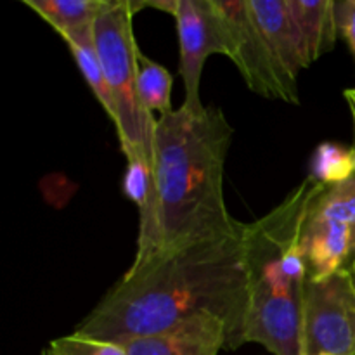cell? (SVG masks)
<instances>
[{"instance_id":"obj_1","label":"cell","mask_w":355,"mask_h":355,"mask_svg":"<svg viewBox=\"0 0 355 355\" xmlns=\"http://www.w3.org/2000/svg\"><path fill=\"white\" fill-rule=\"evenodd\" d=\"M248 305L246 224L218 238L159 253L121 276L75 331L125 343L211 315L229 329L227 350L245 345Z\"/></svg>"},{"instance_id":"obj_2","label":"cell","mask_w":355,"mask_h":355,"mask_svg":"<svg viewBox=\"0 0 355 355\" xmlns=\"http://www.w3.org/2000/svg\"><path fill=\"white\" fill-rule=\"evenodd\" d=\"M234 128L217 106L179 110L156 118L153 134V200L139 215L132 266L159 253L238 231L227 210L225 159Z\"/></svg>"},{"instance_id":"obj_3","label":"cell","mask_w":355,"mask_h":355,"mask_svg":"<svg viewBox=\"0 0 355 355\" xmlns=\"http://www.w3.org/2000/svg\"><path fill=\"white\" fill-rule=\"evenodd\" d=\"M322 186L307 175L269 214L246 224L245 343H259L272 355H304L309 270L300 239L309 207Z\"/></svg>"},{"instance_id":"obj_4","label":"cell","mask_w":355,"mask_h":355,"mask_svg":"<svg viewBox=\"0 0 355 355\" xmlns=\"http://www.w3.org/2000/svg\"><path fill=\"white\" fill-rule=\"evenodd\" d=\"M144 2L114 0L92 26L94 44L103 64L114 106V128L125 156L144 153L153 158L156 118L144 110L137 87V55L134 14Z\"/></svg>"},{"instance_id":"obj_5","label":"cell","mask_w":355,"mask_h":355,"mask_svg":"<svg viewBox=\"0 0 355 355\" xmlns=\"http://www.w3.org/2000/svg\"><path fill=\"white\" fill-rule=\"evenodd\" d=\"M302 352L355 355V283L350 269L307 283Z\"/></svg>"},{"instance_id":"obj_6","label":"cell","mask_w":355,"mask_h":355,"mask_svg":"<svg viewBox=\"0 0 355 355\" xmlns=\"http://www.w3.org/2000/svg\"><path fill=\"white\" fill-rule=\"evenodd\" d=\"M172 16L179 37V73L184 83V106L201 110L200 85L211 54L229 58V37L215 0H173Z\"/></svg>"},{"instance_id":"obj_7","label":"cell","mask_w":355,"mask_h":355,"mask_svg":"<svg viewBox=\"0 0 355 355\" xmlns=\"http://www.w3.org/2000/svg\"><path fill=\"white\" fill-rule=\"evenodd\" d=\"M229 37V59L241 73L252 92L290 104L277 76L272 55L250 12L248 0H215Z\"/></svg>"},{"instance_id":"obj_8","label":"cell","mask_w":355,"mask_h":355,"mask_svg":"<svg viewBox=\"0 0 355 355\" xmlns=\"http://www.w3.org/2000/svg\"><path fill=\"white\" fill-rule=\"evenodd\" d=\"M248 7L269 47L290 104H298V75L312 62L286 0H248Z\"/></svg>"},{"instance_id":"obj_9","label":"cell","mask_w":355,"mask_h":355,"mask_svg":"<svg viewBox=\"0 0 355 355\" xmlns=\"http://www.w3.org/2000/svg\"><path fill=\"white\" fill-rule=\"evenodd\" d=\"M127 355H218L229 345V329L211 315L189 319L158 335L139 336L121 343Z\"/></svg>"},{"instance_id":"obj_10","label":"cell","mask_w":355,"mask_h":355,"mask_svg":"<svg viewBox=\"0 0 355 355\" xmlns=\"http://www.w3.org/2000/svg\"><path fill=\"white\" fill-rule=\"evenodd\" d=\"M311 62L331 51L338 37L336 0H286Z\"/></svg>"},{"instance_id":"obj_11","label":"cell","mask_w":355,"mask_h":355,"mask_svg":"<svg viewBox=\"0 0 355 355\" xmlns=\"http://www.w3.org/2000/svg\"><path fill=\"white\" fill-rule=\"evenodd\" d=\"M114 0H23L59 37L92 28Z\"/></svg>"},{"instance_id":"obj_12","label":"cell","mask_w":355,"mask_h":355,"mask_svg":"<svg viewBox=\"0 0 355 355\" xmlns=\"http://www.w3.org/2000/svg\"><path fill=\"white\" fill-rule=\"evenodd\" d=\"M61 38L66 42V45H68L69 52H71L80 73H82V76L85 78L87 85L90 87L92 94L96 96V99L99 101L103 110L106 111L107 118H110L111 123H113L114 121L113 99H111L110 89H107V83H106V76H104L103 64H101L99 54H97L96 44H94L92 28L76 31V33L62 35Z\"/></svg>"},{"instance_id":"obj_13","label":"cell","mask_w":355,"mask_h":355,"mask_svg":"<svg viewBox=\"0 0 355 355\" xmlns=\"http://www.w3.org/2000/svg\"><path fill=\"white\" fill-rule=\"evenodd\" d=\"M137 87L142 106L149 114L155 116L156 111L159 116L172 113V73L142 51L137 55Z\"/></svg>"},{"instance_id":"obj_14","label":"cell","mask_w":355,"mask_h":355,"mask_svg":"<svg viewBox=\"0 0 355 355\" xmlns=\"http://www.w3.org/2000/svg\"><path fill=\"white\" fill-rule=\"evenodd\" d=\"M309 175L324 186L343 182L355 175V144L345 148L336 142H322L315 148Z\"/></svg>"},{"instance_id":"obj_15","label":"cell","mask_w":355,"mask_h":355,"mask_svg":"<svg viewBox=\"0 0 355 355\" xmlns=\"http://www.w3.org/2000/svg\"><path fill=\"white\" fill-rule=\"evenodd\" d=\"M127 170L123 175V194L139 208V215L149 210L153 200V158L144 153L125 156Z\"/></svg>"},{"instance_id":"obj_16","label":"cell","mask_w":355,"mask_h":355,"mask_svg":"<svg viewBox=\"0 0 355 355\" xmlns=\"http://www.w3.org/2000/svg\"><path fill=\"white\" fill-rule=\"evenodd\" d=\"M45 355H127L123 345L103 340L89 338L73 331L69 335L55 338L44 350Z\"/></svg>"},{"instance_id":"obj_17","label":"cell","mask_w":355,"mask_h":355,"mask_svg":"<svg viewBox=\"0 0 355 355\" xmlns=\"http://www.w3.org/2000/svg\"><path fill=\"white\" fill-rule=\"evenodd\" d=\"M336 26L355 59V0H336Z\"/></svg>"},{"instance_id":"obj_18","label":"cell","mask_w":355,"mask_h":355,"mask_svg":"<svg viewBox=\"0 0 355 355\" xmlns=\"http://www.w3.org/2000/svg\"><path fill=\"white\" fill-rule=\"evenodd\" d=\"M347 101V99H345ZM347 104H349L350 107V114H352V121H354V132H355V103L354 101H347Z\"/></svg>"},{"instance_id":"obj_19","label":"cell","mask_w":355,"mask_h":355,"mask_svg":"<svg viewBox=\"0 0 355 355\" xmlns=\"http://www.w3.org/2000/svg\"><path fill=\"white\" fill-rule=\"evenodd\" d=\"M345 99H349V101H354V103H355V87H354V89H349V90H345Z\"/></svg>"},{"instance_id":"obj_20","label":"cell","mask_w":355,"mask_h":355,"mask_svg":"<svg viewBox=\"0 0 355 355\" xmlns=\"http://www.w3.org/2000/svg\"><path fill=\"white\" fill-rule=\"evenodd\" d=\"M349 269H350V272H352V277H354V283H355V262L352 263V266H350V267H349Z\"/></svg>"},{"instance_id":"obj_21","label":"cell","mask_w":355,"mask_h":355,"mask_svg":"<svg viewBox=\"0 0 355 355\" xmlns=\"http://www.w3.org/2000/svg\"><path fill=\"white\" fill-rule=\"evenodd\" d=\"M42 355H45V354H44V352H42Z\"/></svg>"},{"instance_id":"obj_22","label":"cell","mask_w":355,"mask_h":355,"mask_svg":"<svg viewBox=\"0 0 355 355\" xmlns=\"http://www.w3.org/2000/svg\"><path fill=\"white\" fill-rule=\"evenodd\" d=\"M347 101H349V99H347Z\"/></svg>"}]
</instances>
